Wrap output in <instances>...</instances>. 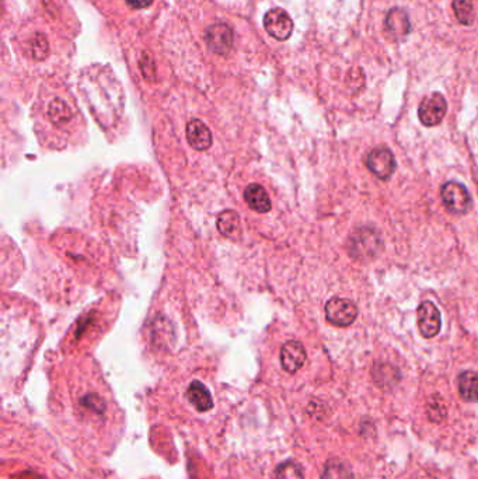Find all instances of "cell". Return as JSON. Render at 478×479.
Here are the masks:
<instances>
[{"label": "cell", "mask_w": 478, "mask_h": 479, "mask_svg": "<svg viewBox=\"0 0 478 479\" xmlns=\"http://www.w3.org/2000/svg\"><path fill=\"white\" fill-rule=\"evenodd\" d=\"M383 248V241L376 229L359 228L348 239V252L356 261H372Z\"/></svg>", "instance_id": "obj_1"}, {"label": "cell", "mask_w": 478, "mask_h": 479, "mask_svg": "<svg viewBox=\"0 0 478 479\" xmlns=\"http://www.w3.org/2000/svg\"><path fill=\"white\" fill-rule=\"evenodd\" d=\"M442 201L448 212L453 215H466L473 205L467 188L459 183H446L442 190Z\"/></svg>", "instance_id": "obj_2"}, {"label": "cell", "mask_w": 478, "mask_h": 479, "mask_svg": "<svg viewBox=\"0 0 478 479\" xmlns=\"http://www.w3.org/2000/svg\"><path fill=\"white\" fill-rule=\"evenodd\" d=\"M325 317L335 327H349L358 317V307L348 298L334 297L325 304Z\"/></svg>", "instance_id": "obj_3"}, {"label": "cell", "mask_w": 478, "mask_h": 479, "mask_svg": "<svg viewBox=\"0 0 478 479\" xmlns=\"http://www.w3.org/2000/svg\"><path fill=\"white\" fill-rule=\"evenodd\" d=\"M448 111V103L441 93H434L422 100L418 108V117L422 125L437 126L439 125Z\"/></svg>", "instance_id": "obj_4"}, {"label": "cell", "mask_w": 478, "mask_h": 479, "mask_svg": "<svg viewBox=\"0 0 478 479\" xmlns=\"http://www.w3.org/2000/svg\"><path fill=\"white\" fill-rule=\"evenodd\" d=\"M366 167L380 180H389L396 171V160L390 149L376 147L366 156Z\"/></svg>", "instance_id": "obj_5"}, {"label": "cell", "mask_w": 478, "mask_h": 479, "mask_svg": "<svg viewBox=\"0 0 478 479\" xmlns=\"http://www.w3.org/2000/svg\"><path fill=\"white\" fill-rule=\"evenodd\" d=\"M265 31L278 41H286L293 31V21L282 8H272L264 15Z\"/></svg>", "instance_id": "obj_6"}, {"label": "cell", "mask_w": 478, "mask_h": 479, "mask_svg": "<svg viewBox=\"0 0 478 479\" xmlns=\"http://www.w3.org/2000/svg\"><path fill=\"white\" fill-rule=\"evenodd\" d=\"M205 41L212 52L226 55L233 46V31L224 22L212 24L205 31Z\"/></svg>", "instance_id": "obj_7"}, {"label": "cell", "mask_w": 478, "mask_h": 479, "mask_svg": "<svg viewBox=\"0 0 478 479\" xmlns=\"http://www.w3.org/2000/svg\"><path fill=\"white\" fill-rule=\"evenodd\" d=\"M442 327L441 311L432 301H424L418 307V328L424 338H434Z\"/></svg>", "instance_id": "obj_8"}, {"label": "cell", "mask_w": 478, "mask_h": 479, "mask_svg": "<svg viewBox=\"0 0 478 479\" xmlns=\"http://www.w3.org/2000/svg\"><path fill=\"white\" fill-rule=\"evenodd\" d=\"M306 357V349L297 341H288L280 349V365L283 370L290 374L303 367Z\"/></svg>", "instance_id": "obj_9"}, {"label": "cell", "mask_w": 478, "mask_h": 479, "mask_svg": "<svg viewBox=\"0 0 478 479\" xmlns=\"http://www.w3.org/2000/svg\"><path fill=\"white\" fill-rule=\"evenodd\" d=\"M187 140L195 150L204 152L212 146V133L200 119H191L187 124Z\"/></svg>", "instance_id": "obj_10"}, {"label": "cell", "mask_w": 478, "mask_h": 479, "mask_svg": "<svg viewBox=\"0 0 478 479\" xmlns=\"http://www.w3.org/2000/svg\"><path fill=\"white\" fill-rule=\"evenodd\" d=\"M244 201L248 208L257 214H266L271 211V199L265 188L259 184H250L244 190Z\"/></svg>", "instance_id": "obj_11"}, {"label": "cell", "mask_w": 478, "mask_h": 479, "mask_svg": "<svg viewBox=\"0 0 478 479\" xmlns=\"http://www.w3.org/2000/svg\"><path fill=\"white\" fill-rule=\"evenodd\" d=\"M187 398L194 405V408L200 412H208L214 408V400L208 388L198 380H194L188 390H187Z\"/></svg>", "instance_id": "obj_12"}, {"label": "cell", "mask_w": 478, "mask_h": 479, "mask_svg": "<svg viewBox=\"0 0 478 479\" xmlns=\"http://www.w3.org/2000/svg\"><path fill=\"white\" fill-rule=\"evenodd\" d=\"M386 29L396 37L407 35L411 29L408 14L401 8H392L386 17Z\"/></svg>", "instance_id": "obj_13"}, {"label": "cell", "mask_w": 478, "mask_h": 479, "mask_svg": "<svg viewBox=\"0 0 478 479\" xmlns=\"http://www.w3.org/2000/svg\"><path fill=\"white\" fill-rule=\"evenodd\" d=\"M218 230L222 236L228 239H239L241 233L239 215L235 211L222 212L218 219Z\"/></svg>", "instance_id": "obj_14"}, {"label": "cell", "mask_w": 478, "mask_h": 479, "mask_svg": "<svg viewBox=\"0 0 478 479\" xmlns=\"http://www.w3.org/2000/svg\"><path fill=\"white\" fill-rule=\"evenodd\" d=\"M460 397L467 402L478 401V373L465 372L458 379Z\"/></svg>", "instance_id": "obj_15"}, {"label": "cell", "mask_w": 478, "mask_h": 479, "mask_svg": "<svg viewBox=\"0 0 478 479\" xmlns=\"http://www.w3.org/2000/svg\"><path fill=\"white\" fill-rule=\"evenodd\" d=\"M48 117L52 124L63 125L72 118V111L62 100H53L48 108Z\"/></svg>", "instance_id": "obj_16"}, {"label": "cell", "mask_w": 478, "mask_h": 479, "mask_svg": "<svg viewBox=\"0 0 478 479\" xmlns=\"http://www.w3.org/2000/svg\"><path fill=\"white\" fill-rule=\"evenodd\" d=\"M453 10L460 24L472 25L474 22L476 11L472 0H453Z\"/></svg>", "instance_id": "obj_17"}, {"label": "cell", "mask_w": 478, "mask_h": 479, "mask_svg": "<svg viewBox=\"0 0 478 479\" xmlns=\"http://www.w3.org/2000/svg\"><path fill=\"white\" fill-rule=\"evenodd\" d=\"M323 479H352V473L345 463L332 459L330 460L323 471Z\"/></svg>", "instance_id": "obj_18"}, {"label": "cell", "mask_w": 478, "mask_h": 479, "mask_svg": "<svg viewBox=\"0 0 478 479\" xmlns=\"http://www.w3.org/2000/svg\"><path fill=\"white\" fill-rule=\"evenodd\" d=\"M275 479H303L302 468L293 461H285L278 466Z\"/></svg>", "instance_id": "obj_19"}, {"label": "cell", "mask_w": 478, "mask_h": 479, "mask_svg": "<svg viewBox=\"0 0 478 479\" xmlns=\"http://www.w3.org/2000/svg\"><path fill=\"white\" fill-rule=\"evenodd\" d=\"M80 404H82L84 408L93 411V412H96V414H98V415H101V414L105 412V402H104V400H103L100 395H97V394H87V395H84V397L82 398Z\"/></svg>", "instance_id": "obj_20"}, {"label": "cell", "mask_w": 478, "mask_h": 479, "mask_svg": "<svg viewBox=\"0 0 478 479\" xmlns=\"http://www.w3.org/2000/svg\"><path fill=\"white\" fill-rule=\"evenodd\" d=\"M427 412H428V416L432 422L435 424H439L445 419L446 416V408L444 405V402L441 400H432L429 404H428V408H427Z\"/></svg>", "instance_id": "obj_21"}, {"label": "cell", "mask_w": 478, "mask_h": 479, "mask_svg": "<svg viewBox=\"0 0 478 479\" xmlns=\"http://www.w3.org/2000/svg\"><path fill=\"white\" fill-rule=\"evenodd\" d=\"M31 55L35 59H44L48 55V42L41 34H38L31 42Z\"/></svg>", "instance_id": "obj_22"}, {"label": "cell", "mask_w": 478, "mask_h": 479, "mask_svg": "<svg viewBox=\"0 0 478 479\" xmlns=\"http://www.w3.org/2000/svg\"><path fill=\"white\" fill-rule=\"evenodd\" d=\"M127 1L134 8H145L153 3V0H127Z\"/></svg>", "instance_id": "obj_23"}]
</instances>
